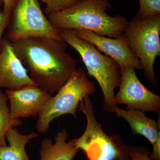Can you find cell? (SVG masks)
<instances>
[{"instance_id": "6da1fadb", "label": "cell", "mask_w": 160, "mask_h": 160, "mask_svg": "<svg viewBox=\"0 0 160 160\" xmlns=\"http://www.w3.org/2000/svg\"><path fill=\"white\" fill-rule=\"evenodd\" d=\"M10 42L31 80L52 95L77 68L78 60L67 52L62 39L28 37Z\"/></svg>"}, {"instance_id": "7a4b0ae2", "label": "cell", "mask_w": 160, "mask_h": 160, "mask_svg": "<svg viewBox=\"0 0 160 160\" xmlns=\"http://www.w3.org/2000/svg\"><path fill=\"white\" fill-rule=\"evenodd\" d=\"M110 7L108 0H85L47 18L58 29L89 30L102 36L117 38L124 33L129 21L122 16L109 15L107 11Z\"/></svg>"}, {"instance_id": "3957f363", "label": "cell", "mask_w": 160, "mask_h": 160, "mask_svg": "<svg viewBox=\"0 0 160 160\" xmlns=\"http://www.w3.org/2000/svg\"><path fill=\"white\" fill-rule=\"evenodd\" d=\"M63 41L78 52L86 67L88 74L96 80L103 92V109L114 113L118 106L114 102L115 90L119 87L121 69L110 57L103 54L94 45L80 38L71 29H61Z\"/></svg>"}, {"instance_id": "277c9868", "label": "cell", "mask_w": 160, "mask_h": 160, "mask_svg": "<svg viewBox=\"0 0 160 160\" xmlns=\"http://www.w3.org/2000/svg\"><path fill=\"white\" fill-rule=\"evenodd\" d=\"M79 111L86 116V129L77 138L76 147L82 150L89 160H130L129 147L119 135L107 134L98 122L89 96L81 100Z\"/></svg>"}, {"instance_id": "5b68a950", "label": "cell", "mask_w": 160, "mask_h": 160, "mask_svg": "<svg viewBox=\"0 0 160 160\" xmlns=\"http://www.w3.org/2000/svg\"><path fill=\"white\" fill-rule=\"evenodd\" d=\"M96 91L94 83L87 77L85 70L77 68L38 116L36 125L38 133H47L50 123L63 115L71 114L77 119V109L81 100Z\"/></svg>"}, {"instance_id": "8992f818", "label": "cell", "mask_w": 160, "mask_h": 160, "mask_svg": "<svg viewBox=\"0 0 160 160\" xmlns=\"http://www.w3.org/2000/svg\"><path fill=\"white\" fill-rule=\"evenodd\" d=\"M160 14L141 18L136 15L129 22L123 35L140 60L147 79L158 86L154 70L156 59L160 56Z\"/></svg>"}, {"instance_id": "52a82bcc", "label": "cell", "mask_w": 160, "mask_h": 160, "mask_svg": "<svg viewBox=\"0 0 160 160\" xmlns=\"http://www.w3.org/2000/svg\"><path fill=\"white\" fill-rule=\"evenodd\" d=\"M6 29V38L10 42L28 37L62 39L61 29L44 15L38 0H18Z\"/></svg>"}, {"instance_id": "ba28073f", "label": "cell", "mask_w": 160, "mask_h": 160, "mask_svg": "<svg viewBox=\"0 0 160 160\" xmlns=\"http://www.w3.org/2000/svg\"><path fill=\"white\" fill-rule=\"evenodd\" d=\"M119 90L115 95L114 102L126 105L127 110L137 109L146 112H154L160 115V96L155 94L139 79L134 67L121 69Z\"/></svg>"}, {"instance_id": "9c48e42d", "label": "cell", "mask_w": 160, "mask_h": 160, "mask_svg": "<svg viewBox=\"0 0 160 160\" xmlns=\"http://www.w3.org/2000/svg\"><path fill=\"white\" fill-rule=\"evenodd\" d=\"M72 30L78 37L92 43L98 51L113 59L121 70L128 66L143 69L140 60L129 47L123 34L117 38H113L98 35L89 30Z\"/></svg>"}, {"instance_id": "30bf717a", "label": "cell", "mask_w": 160, "mask_h": 160, "mask_svg": "<svg viewBox=\"0 0 160 160\" xmlns=\"http://www.w3.org/2000/svg\"><path fill=\"white\" fill-rule=\"evenodd\" d=\"M6 93L10 102L9 112L14 119L38 116L52 96L35 85L18 90L7 89Z\"/></svg>"}, {"instance_id": "8fae6325", "label": "cell", "mask_w": 160, "mask_h": 160, "mask_svg": "<svg viewBox=\"0 0 160 160\" xmlns=\"http://www.w3.org/2000/svg\"><path fill=\"white\" fill-rule=\"evenodd\" d=\"M29 85L37 86L15 54L11 42L3 38L0 52V88L15 90Z\"/></svg>"}, {"instance_id": "7c38bea8", "label": "cell", "mask_w": 160, "mask_h": 160, "mask_svg": "<svg viewBox=\"0 0 160 160\" xmlns=\"http://www.w3.org/2000/svg\"><path fill=\"white\" fill-rule=\"evenodd\" d=\"M114 113L126 120L132 134L143 136L152 146L160 143V122L147 117L145 112L137 109H121L117 106L114 108Z\"/></svg>"}, {"instance_id": "4fadbf2b", "label": "cell", "mask_w": 160, "mask_h": 160, "mask_svg": "<svg viewBox=\"0 0 160 160\" xmlns=\"http://www.w3.org/2000/svg\"><path fill=\"white\" fill-rule=\"evenodd\" d=\"M68 132L64 128L55 136V143L46 138L41 142L39 160H72L79 149L76 147L77 138L69 142Z\"/></svg>"}, {"instance_id": "5bb4252c", "label": "cell", "mask_w": 160, "mask_h": 160, "mask_svg": "<svg viewBox=\"0 0 160 160\" xmlns=\"http://www.w3.org/2000/svg\"><path fill=\"white\" fill-rule=\"evenodd\" d=\"M38 137L35 132L23 135L16 128H9L6 134L9 146H0V160H30L26 151V144Z\"/></svg>"}, {"instance_id": "9a60e30c", "label": "cell", "mask_w": 160, "mask_h": 160, "mask_svg": "<svg viewBox=\"0 0 160 160\" xmlns=\"http://www.w3.org/2000/svg\"><path fill=\"white\" fill-rule=\"evenodd\" d=\"M8 99L6 94L0 89V146H6V134L9 128L22 126V122L19 119L12 117L7 105Z\"/></svg>"}, {"instance_id": "2e32d148", "label": "cell", "mask_w": 160, "mask_h": 160, "mask_svg": "<svg viewBox=\"0 0 160 160\" xmlns=\"http://www.w3.org/2000/svg\"><path fill=\"white\" fill-rule=\"evenodd\" d=\"M46 4L45 12L47 16L63 11L78 2V0H40Z\"/></svg>"}, {"instance_id": "e0dca14e", "label": "cell", "mask_w": 160, "mask_h": 160, "mask_svg": "<svg viewBox=\"0 0 160 160\" xmlns=\"http://www.w3.org/2000/svg\"><path fill=\"white\" fill-rule=\"evenodd\" d=\"M140 9L136 16L145 18L160 14V0H139Z\"/></svg>"}, {"instance_id": "ac0fdd59", "label": "cell", "mask_w": 160, "mask_h": 160, "mask_svg": "<svg viewBox=\"0 0 160 160\" xmlns=\"http://www.w3.org/2000/svg\"><path fill=\"white\" fill-rule=\"evenodd\" d=\"M150 151L145 146H131L129 147L130 160H152L149 158Z\"/></svg>"}, {"instance_id": "d6986e66", "label": "cell", "mask_w": 160, "mask_h": 160, "mask_svg": "<svg viewBox=\"0 0 160 160\" xmlns=\"http://www.w3.org/2000/svg\"><path fill=\"white\" fill-rule=\"evenodd\" d=\"M10 16L5 14L3 11L0 12V52L2 50V36L7 28Z\"/></svg>"}, {"instance_id": "ffe728a7", "label": "cell", "mask_w": 160, "mask_h": 160, "mask_svg": "<svg viewBox=\"0 0 160 160\" xmlns=\"http://www.w3.org/2000/svg\"><path fill=\"white\" fill-rule=\"evenodd\" d=\"M18 0H3L4 4L3 12L5 14L11 16Z\"/></svg>"}, {"instance_id": "44dd1931", "label": "cell", "mask_w": 160, "mask_h": 160, "mask_svg": "<svg viewBox=\"0 0 160 160\" xmlns=\"http://www.w3.org/2000/svg\"><path fill=\"white\" fill-rule=\"evenodd\" d=\"M3 3V0H0V6L2 5V4Z\"/></svg>"}, {"instance_id": "7402d4cb", "label": "cell", "mask_w": 160, "mask_h": 160, "mask_svg": "<svg viewBox=\"0 0 160 160\" xmlns=\"http://www.w3.org/2000/svg\"><path fill=\"white\" fill-rule=\"evenodd\" d=\"M85 1V0H78V2H82V1Z\"/></svg>"}]
</instances>
